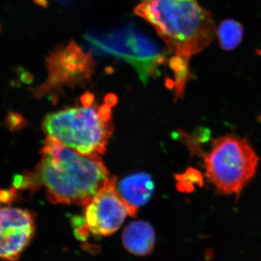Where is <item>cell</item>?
<instances>
[{"mask_svg": "<svg viewBox=\"0 0 261 261\" xmlns=\"http://www.w3.org/2000/svg\"><path fill=\"white\" fill-rule=\"evenodd\" d=\"M42 128L48 137L79 153L104 154L113 129L111 106L92 105L50 113Z\"/></svg>", "mask_w": 261, "mask_h": 261, "instance_id": "cell-3", "label": "cell"}, {"mask_svg": "<svg viewBox=\"0 0 261 261\" xmlns=\"http://www.w3.org/2000/svg\"><path fill=\"white\" fill-rule=\"evenodd\" d=\"M47 66L48 77L45 82L30 89L38 99L63 87H75L90 82L94 62L90 54L71 42L53 51L47 59Z\"/></svg>", "mask_w": 261, "mask_h": 261, "instance_id": "cell-6", "label": "cell"}, {"mask_svg": "<svg viewBox=\"0 0 261 261\" xmlns=\"http://www.w3.org/2000/svg\"><path fill=\"white\" fill-rule=\"evenodd\" d=\"M154 182L149 174L138 173L123 178L117 187L118 193L135 217L137 211L150 200L154 192Z\"/></svg>", "mask_w": 261, "mask_h": 261, "instance_id": "cell-9", "label": "cell"}, {"mask_svg": "<svg viewBox=\"0 0 261 261\" xmlns=\"http://www.w3.org/2000/svg\"><path fill=\"white\" fill-rule=\"evenodd\" d=\"M6 126L11 130H19L23 128L25 121L23 117L16 113L10 112L8 113L5 120Z\"/></svg>", "mask_w": 261, "mask_h": 261, "instance_id": "cell-13", "label": "cell"}, {"mask_svg": "<svg viewBox=\"0 0 261 261\" xmlns=\"http://www.w3.org/2000/svg\"><path fill=\"white\" fill-rule=\"evenodd\" d=\"M84 38L94 53L115 57L132 65L144 84L157 73L165 60L156 43L133 25H123L110 32L91 31Z\"/></svg>", "mask_w": 261, "mask_h": 261, "instance_id": "cell-5", "label": "cell"}, {"mask_svg": "<svg viewBox=\"0 0 261 261\" xmlns=\"http://www.w3.org/2000/svg\"><path fill=\"white\" fill-rule=\"evenodd\" d=\"M2 31V25L1 23H0V32H1Z\"/></svg>", "mask_w": 261, "mask_h": 261, "instance_id": "cell-15", "label": "cell"}, {"mask_svg": "<svg viewBox=\"0 0 261 261\" xmlns=\"http://www.w3.org/2000/svg\"><path fill=\"white\" fill-rule=\"evenodd\" d=\"M216 35L219 37L221 47L231 50L241 42L243 37V27L234 20H225L217 29Z\"/></svg>", "mask_w": 261, "mask_h": 261, "instance_id": "cell-11", "label": "cell"}, {"mask_svg": "<svg viewBox=\"0 0 261 261\" xmlns=\"http://www.w3.org/2000/svg\"><path fill=\"white\" fill-rule=\"evenodd\" d=\"M123 246L137 256L150 255L155 243V233L149 223L137 221L125 228L122 235Z\"/></svg>", "mask_w": 261, "mask_h": 261, "instance_id": "cell-10", "label": "cell"}, {"mask_svg": "<svg viewBox=\"0 0 261 261\" xmlns=\"http://www.w3.org/2000/svg\"><path fill=\"white\" fill-rule=\"evenodd\" d=\"M116 176L105 185L85 206L86 224L94 236H111L124 222L130 210L117 190Z\"/></svg>", "mask_w": 261, "mask_h": 261, "instance_id": "cell-7", "label": "cell"}, {"mask_svg": "<svg viewBox=\"0 0 261 261\" xmlns=\"http://www.w3.org/2000/svg\"><path fill=\"white\" fill-rule=\"evenodd\" d=\"M258 157L245 139L225 135L204 156L206 176L221 195H240L256 172Z\"/></svg>", "mask_w": 261, "mask_h": 261, "instance_id": "cell-4", "label": "cell"}, {"mask_svg": "<svg viewBox=\"0 0 261 261\" xmlns=\"http://www.w3.org/2000/svg\"><path fill=\"white\" fill-rule=\"evenodd\" d=\"M41 154L34 171L15 176L13 187L18 191L43 186L53 203L85 207L109 178L98 153L80 154L47 137Z\"/></svg>", "mask_w": 261, "mask_h": 261, "instance_id": "cell-1", "label": "cell"}, {"mask_svg": "<svg viewBox=\"0 0 261 261\" xmlns=\"http://www.w3.org/2000/svg\"><path fill=\"white\" fill-rule=\"evenodd\" d=\"M35 215L8 206L0 207V259L18 260L35 233Z\"/></svg>", "mask_w": 261, "mask_h": 261, "instance_id": "cell-8", "label": "cell"}, {"mask_svg": "<svg viewBox=\"0 0 261 261\" xmlns=\"http://www.w3.org/2000/svg\"><path fill=\"white\" fill-rule=\"evenodd\" d=\"M135 11L152 24L168 50L188 61L208 47L217 34L210 12L197 0H142Z\"/></svg>", "mask_w": 261, "mask_h": 261, "instance_id": "cell-2", "label": "cell"}, {"mask_svg": "<svg viewBox=\"0 0 261 261\" xmlns=\"http://www.w3.org/2000/svg\"><path fill=\"white\" fill-rule=\"evenodd\" d=\"M202 178L197 170L189 169L183 174L179 175L177 178V187L181 192H191L195 188V184L198 185L202 182Z\"/></svg>", "mask_w": 261, "mask_h": 261, "instance_id": "cell-12", "label": "cell"}, {"mask_svg": "<svg viewBox=\"0 0 261 261\" xmlns=\"http://www.w3.org/2000/svg\"><path fill=\"white\" fill-rule=\"evenodd\" d=\"M18 190L14 187L8 190H0V205H8L13 203L18 197Z\"/></svg>", "mask_w": 261, "mask_h": 261, "instance_id": "cell-14", "label": "cell"}]
</instances>
